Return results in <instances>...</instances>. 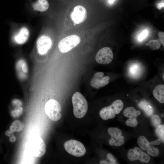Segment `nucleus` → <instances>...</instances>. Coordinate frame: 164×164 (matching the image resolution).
Masks as SVG:
<instances>
[{
	"label": "nucleus",
	"mask_w": 164,
	"mask_h": 164,
	"mask_svg": "<svg viewBox=\"0 0 164 164\" xmlns=\"http://www.w3.org/2000/svg\"><path fill=\"white\" fill-rule=\"evenodd\" d=\"M149 45L150 48L152 50H157L161 46V43L159 40L152 39L149 42Z\"/></svg>",
	"instance_id": "obj_21"
},
{
	"label": "nucleus",
	"mask_w": 164,
	"mask_h": 164,
	"mask_svg": "<svg viewBox=\"0 0 164 164\" xmlns=\"http://www.w3.org/2000/svg\"><path fill=\"white\" fill-rule=\"evenodd\" d=\"M157 8L159 9H161L164 7V1L162 0L160 3H159L157 5Z\"/></svg>",
	"instance_id": "obj_30"
},
{
	"label": "nucleus",
	"mask_w": 164,
	"mask_h": 164,
	"mask_svg": "<svg viewBox=\"0 0 164 164\" xmlns=\"http://www.w3.org/2000/svg\"><path fill=\"white\" fill-rule=\"evenodd\" d=\"M150 143L152 146L155 145H159L161 143V141L160 139H158L154 141L151 142Z\"/></svg>",
	"instance_id": "obj_29"
},
{
	"label": "nucleus",
	"mask_w": 164,
	"mask_h": 164,
	"mask_svg": "<svg viewBox=\"0 0 164 164\" xmlns=\"http://www.w3.org/2000/svg\"><path fill=\"white\" fill-rule=\"evenodd\" d=\"M29 34V31L28 29L26 28H22L15 36V40L16 43L18 44H23L27 40Z\"/></svg>",
	"instance_id": "obj_13"
},
{
	"label": "nucleus",
	"mask_w": 164,
	"mask_h": 164,
	"mask_svg": "<svg viewBox=\"0 0 164 164\" xmlns=\"http://www.w3.org/2000/svg\"><path fill=\"white\" fill-rule=\"evenodd\" d=\"M114 54L112 50L109 47H104L97 52L95 57L96 62L101 64H108L112 61Z\"/></svg>",
	"instance_id": "obj_7"
},
{
	"label": "nucleus",
	"mask_w": 164,
	"mask_h": 164,
	"mask_svg": "<svg viewBox=\"0 0 164 164\" xmlns=\"http://www.w3.org/2000/svg\"><path fill=\"white\" fill-rule=\"evenodd\" d=\"M148 31L145 30L143 31L139 35L138 37V40L139 41H142L145 39L148 34Z\"/></svg>",
	"instance_id": "obj_26"
},
{
	"label": "nucleus",
	"mask_w": 164,
	"mask_h": 164,
	"mask_svg": "<svg viewBox=\"0 0 164 164\" xmlns=\"http://www.w3.org/2000/svg\"><path fill=\"white\" fill-rule=\"evenodd\" d=\"M104 76V73L102 72L95 73L90 81L91 86L98 89L107 85L109 83L110 77L108 76Z\"/></svg>",
	"instance_id": "obj_9"
},
{
	"label": "nucleus",
	"mask_w": 164,
	"mask_h": 164,
	"mask_svg": "<svg viewBox=\"0 0 164 164\" xmlns=\"http://www.w3.org/2000/svg\"><path fill=\"white\" fill-rule=\"evenodd\" d=\"M72 102L75 117L78 118L84 117L88 109L87 102L84 96L80 93L76 92L72 96Z\"/></svg>",
	"instance_id": "obj_1"
},
{
	"label": "nucleus",
	"mask_w": 164,
	"mask_h": 164,
	"mask_svg": "<svg viewBox=\"0 0 164 164\" xmlns=\"http://www.w3.org/2000/svg\"><path fill=\"white\" fill-rule=\"evenodd\" d=\"M80 42L79 36L73 35L67 36L60 41L58 44L59 50L62 53H66L78 45Z\"/></svg>",
	"instance_id": "obj_5"
},
{
	"label": "nucleus",
	"mask_w": 164,
	"mask_h": 164,
	"mask_svg": "<svg viewBox=\"0 0 164 164\" xmlns=\"http://www.w3.org/2000/svg\"><path fill=\"white\" fill-rule=\"evenodd\" d=\"M24 127V125L20 121H15L10 126L9 129L5 132V134L9 137V141L11 142H14L16 140V137L13 134L14 132H21Z\"/></svg>",
	"instance_id": "obj_12"
},
{
	"label": "nucleus",
	"mask_w": 164,
	"mask_h": 164,
	"mask_svg": "<svg viewBox=\"0 0 164 164\" xmlns=\"http://www.w3.org/2000/svg\"><path fill=\"white\" fill-rule=\"evenodd\" d=\"M109 163V162L106 160H102L100 162V164H107Z\"/></svg>",
	"instance_id": "obj_31"
},
{
	"label": "nucleus",
	"mask_w": 164,
	"mask_h": 164,
	"mask_svg": "<svg viewBox=\"0 0 164 164\" xmlns=\"http://www.w3.org/2000/svg\"><path fill=\"white\" fill-rule=\"evenodd\" d=\"M115 0H109V2L110 3H112Z\"/></svg>",
	"instance_id": "obj_32"
},
{
	"label": "nucleus",
	"mask_w": 164,
	"mask_h": 164,
	"mask_svg": "<svg viewBox=\"0 0 164 164\" xmlns=\"http://www.w3.org/2000/svg\"><path fill=\"white\" fill-rule=\"evenodd\" d=\"M52 45L51 39L49 36H43L39 38L36 42V47L38 53L41 55L46 54Z\"/></svg>",
	"instance_id": "obj_11"
},
{
	"label": "nucleus",
	"mask_w": 164,
	"mask_h": 164,
	"mask_svg": "<svg viewBox=\"0 0 164 164\" xmlns=\"http://www.w3.org/2000/svg\"><path fill=\"white\" fill-rule=\"evenodd\" d=\"M109 144L111 145L120 146L124 143V137L122 135L116 137H111L109 141Z\"/></svg>",
	"instance_id": "obj_19"
},
{
	"label": "nucleus",
	"mask_w": 164,
	"mask_h": 164,
	"mask_svg": "<svg viewBox=\"0 0 164 164\" xmlns=\"http://www.w3.org/2000/svg\"><path fill=\"white\" fill-rule=\"evenodd\" d=\"M123 106V103L121 100H116L109 106L102 108L99 112V115L105 120L113 118L116 114L120 113Z\"/></svg>",
	"instance_id": "obj_2"
},
{
	"label": "nucleus",
	"mask_w": 164,
	"mask_h": 164,
	"mask_svg": "<svg viewBox=\"0 0 164 164\" xmlns=\"http://www.w3.org/2000/svg\"><path fill=\"white\" fill-rule=\"evenodd\" d=\"M141 112L139 110H136L135 108L128 107L124 110L123 114L125 116L130 118L134 117L135 118L141 114Z\"/></svg>",
	"instance_id": "obj_17"
},
{
	"label": "nucleus",
	"mask_w": 164,
	"mask_h": 164,
	"mask_svg": "<svg viewBox=\"0 0 164 164\" xmlns=\"http://www.w3.org/2000/svg\"><path fill=\"white\" fill-rule=\"evenodd\" d=\"M152 94L154 97L160 102L164 103V85H157L154 89Z\"/></svg>",
	"instance_id": "obj_14"
},
{
	"label": "nucleus",
	"mask_w": 164,
	"mask_h": 164,
	"mask_svg": "<svg viewBox=\"0 0 164 164\" xmlns=\"http://www.w3.org/2000/svg\"><path fill=\"white\" fill-rule=\"evenodd\" d=\"M158 36L161 43L164 46V32H159L158 33Z\"/></svg>",
	"instance_id": "obj_28"
},
{
	"label": "nucleus",
	"mask_w": 164,
	"mask_h": 164,
	"mask_svg": "<svg viewBox=\"0 0 164 164\" xmlns=\"http://www.w3.org/2000/svg\"><path fill=\"white\" fill-rule=\"evenodd\" d=\"M61 111L60 104L55 99L50 100L45 105V112L50 119L53 121H56L61 118Z\"/></svg>",
	"instance_id": "obj_3"
},
{
	"label": "nucleus",
	"mask_w": 164,
	"mask_h": 164,
	"mask_svg": "<svg viewBox=\"0 0 164 164\" xmlns=\"http://www.w3.org/2000/svg\"><path fill=\"white\" fill-rule=\"evenodd\" d=\"M138 106L147 115L151 116L153 113V109L148 102L145 101H142L138 104Z\"/></svg>",
	"instance_id": "obj_16"
},
{
	"label": "nucleus",
	"mask_w": 164,
	"mask_h": 164,
	"mask_svg": "<svg viewBox=\"0 0 164 164\" xmlns=\"http://www.w3.org/2000/svg\"><path fill=\"white\" fill-rule=\"evenodd\" d=\"M137 143L140 147L144 150H147L149 148L152 146L150 142L143 136H140L138 137Z\"/></svg>",
	"instance_id": "obj_18"
},
{
	"label": "nucleus",
	"mask_w": 164,
	"mask_h": 164,
	"mask_svg": "<svg viewBox=\"0 0 164 164\" xmlns=\"http://www.w3.org/2000/svg\"><path fill=\"white\" fill-rule=\"evenodd\" d=\"M71 18L76 24H79L84 22L87 17V12L83 6L78 5L74 8L71 15Z\"/></svg>",
	"instance_id": "obj_10"
},
{
	"label": "nucleus",
	"mask_w": 164,
	"mask_h": 164,
	"mask_svg": "<svg viewBox=\"0 0 164 164\" xmlns=\"http://www.w3.org/2000/svg\"><path fill=\"white\" fill-rule=\"evenodd\" d=\"M156 133L158 137L164 143V125H159L157 127Z\"/></svg>",
	"instance_id": "obj_22"
},
{
	"label": "nucleus",
	"mask_w": 164,
	"mask_h": 164,
	"mask_svg": "<svg viewBox=\"0 0 164 164\" xmlns=\"http://www.w3.org/2000/svg\"><path fill=\"white\" fill-rule=\"evenodd\" d=\"M127 156L128 159L131 161L139 160L141 162L147 163L150 160V156L138 147H135L134 149H129Z\"/></svg>",
	"instance_id": "obj_8"
},
{
	"label": "nucleus",
	"mask_w": 164,
	"mask_h": 164,
	"mask_svg": "<svg viewBox=\"0 0 164 164\" xmlns=\"http://www.w3.org/2000/svg\"><path fill=\"white\" fill-rule=\"evenodd\" d=\"M152 122L153 125L156 127L160 125L161 122L159 117L157 115H153L151 118Z\"/></svg>",
	"instance_id": "obj_25"
},
{
	"label": "nucleus",
	"mask_w": 164,
	"mask_h": 164,
	"mask_svg": "<svg viewBox=\"0 0 164 164\" xmlns=\"http://www.w3.org/2000/svg\"><path fill=\"white\" fill-rule=\"evenodd\" d=\"M49 6V3L47 0H38L32 5L34 10L40 12L47 10Z\"/></svg>",
	"instance_id": "obj_15"
},
{
	"label": "nucleus",
	"mask_w": 164,
	"mask_h": 164,
	"mask_svg": "<svg viewBox=\"0 0 164 164\" xmlns=\"http://www.w3.org/2000/svg\"><path fill=\"white\" fill-rule=\"evenodd\" d=\"M138 124L136 118L134 117L129 118L126 121V124L127 126L132 127H136Z\"/></svg>",
	"instance_id": "obj_23"
},
{
	"label": "nucleus",
	"mask_w": 164,
	"mask_h": 164,
	"mask_svg": "<svg viewBox=\"0 0 164 164\" xmlns=\"http://www.w3.org/2000/svg\"><path fill=\"white\" fill-rule=\"evenodd\" d=\"M107 157L108 159L110 161L109 164H116V160L114 156L110 153H108L107 155Z\"/></svg>",
	"instance_id": "obj_27"
},
{
	"label": "nucleus",
	"mask_w": 164,
	"mask_h": 164,
	"mask_svg": "<svg viewBox=\"0 0 164 164\" xmlns=\"http://www.w3.org/2000/svg\"><path fill=\"white\" fill-rule=\"evenodd\" d=\"M30 146L31 152L36 157H42L46 153L45 143L43 140L39 136L35 137L32 139Z\"/></svg>",
	"instance_id": "obj_6"
},
{
	"label": "nucleus",
	"mask_w": 164,
	"mask_h": 164,
	"mask_svg": "<svg viewBox=\"0 0 164 164\" xmlns=\"http://www.w3.org/2000/svg\"><path fill=\"white\" fill-rule=\"evenodd\" d=\"M65 150L69 154L77 157H81L85 154L86 149L80 142L74 139L66 141L64 144Z\"/></svg>",
	"instance_id": "obj_4"
},
{
	"label": "nucleus",
	"mask_w": 164,
	"mask_h": 164,
	"mask_svg": "<svg viewBox=\"0 0 164 164\" xmlns=\"http://www.w3.org/2000/svg\"><path fill=\"white\" fill-rule=\"evenodd\" d=\"M147 150L149 154L154 157L157 156L159 153L158 149L153 146L149 148Z\"/></svg>",
	"instance_id": "obj_24"
},
{
	"label": "nucleus",
	"mask_w": 164,
	"mask_h": 164,
	"mask_svg": "<svg viewBox=\"0 0 164 164\" xmlns=\"http://www.w3.org/2000/svg\"><path fill=\"white\" fill-rule=\"evenodd\" d=\"M108 131L111 137H118L122 135L121 131L120 129L117 128H109L108 129Z\"/></svg>",
	"instance_id": "obj_20"
}]
</instances>
